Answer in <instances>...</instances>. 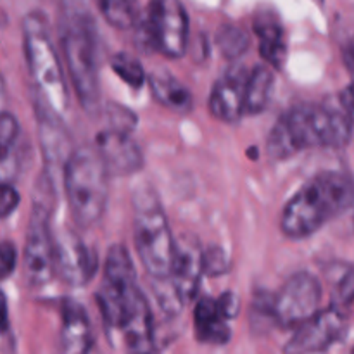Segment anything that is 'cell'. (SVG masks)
<instances>
[{
	"mask_svg": "<svg viewBox=\"0 0 354 354\" xmlns=\"http://www.w3.org/2000/svg\"><path fill=\"white\" fill-rule=\"evenodd\" d=\"M97 301L106 324L123 335L128 353L154 349L151 308L138 289L137 272L124 245H113L107 252Z\"/></svg>",
	"mask_w": 354,
	"mask_h": 354,
	"instance_id": "cell-1",
	"label": "cell"
},
{
	"mask_svg": "<svg viewBox=\"0 0 354 354\" xmlns=\"http://www.w3.org/2000/svg\"><path fill=\"white\" fill-rule=\"evenodd\" d=\"M353 127V116L339 97L322 104H301L277 121L268 137V152L273 159H287L304 149L346 147Z\"/></svg>",
	"mask_w": 354,
	"mask_h": 354,
	"instance_id": "cell-2",
	"label": "cell"
},
{
	"mask_svg": "<svg viewBox=\"0 0 354 354\" xmlns=\"http://www.w3.org/2000/svg\"><path fill=\"white\" fill-rule=\"evenodd\" d=\"M59 37L80 104L93 114L100 106L97 30L92 14L83 3H62L59 12Z\"/></svg>",
	"mask_w": 354,
	"mask_h": 354,
	"instance_id": "cell-3",
	"label": "cell"
},
{
	"mask_svg": "<svg viewBox=\"0 0 354 354\" xmlns=\"http://www.w3.org/2000/svg\"><path fill=\"white\" fill-rule=\"evenodd\" d=\"M354 206V180L339 171L311 178L283 207L280 227L286 237L306 239L327 221Z\"/></svg>",
	"mask_w": 354,
	"mask_h": 354,
	"instance_id": "cell-4",
	"label": "cell"
},
{
	"mask_svg": "<svg viewBox=\"0 0 354 354\" xmlns=\"http://www.w3.org/2000/svg\"><path fill=\"white\" fill-rule=\"evenodd\" d=\"M23 38L28 69L37 88V100L62 120L69 107L68 88L44 14L30 12L24 17Z\"/></svg>",
	"mask_w": 354,
	"mask_h": 354,
	"instance_id": "cell-5",
	"label": "cell"
},
{
	"mask_svg": "<svg viewBox=\"0 0 354 354\" xmlns=\"http://www.w3.org/2000/svg\"><path fill=\"white\" fill-rule=\"evenodd\" d=\"M64 190L78 227L90 228L106 213L109 199V171L95 147L83 145L66 161Z\"/></svg>",
	"mask_w": 354,
	"mask_h": 354,
	"instance_id": "cell-6",
	"label": "cell"
},
{
	"mask_svg": "<svg viewBox=\"0 0 354 354\" xmlns=\"http://www.w3.org/2000/svg\"><path fill=\"white\" fill-rule=\"evenodd\" d=\"M133 232L138 258L145 272L159 282L168 280L176 241L158 194L149 187L137 190L133 196Z\"/></svg>",
	"mask_w": 354,
	"mask_h": 354,
	"instance_id": "cell-7",
	"label": "cell"
},
{
	"mask_svg": "<svg viewBox=\"0 0 354 354\" xmlns=\"http://www.w3.org/2000/svg\"><path fill=\"white\" fill-rule=\"evenodd\" d=\"M40 180V192L35 196L23 254L24 279L31 287L45 286L55 273V242L48 225L52 209V185L50 178Z\"/></svg>",
	"mask_w": 354,
	"mask_h": 354,
	"instance_id": "cell-8",
	"label": "cell"
},
{
	"mask_svg": "<svg viewBox=\"0 0 354 354\" xmlns=\"http://www.w3.org/2000/svg\"><path fill=\"white\" fill-rule=\"evenodd\" d=\"M149 47L169 59H180L189 45V16L180 2L159 0L149 3L147 14L138 23Z\"/></svg>",
	"mask_w": 354,
	"mask_h": 354,
	"instance_id": "cell-9",
	"label": "cell"
},
{
	"mask_svg": "<svg viewBox=\"0 0 354 354\" xmlns=\"http://www.w3.org/2000/svg\"><path fill=\"white\" fill-rule=\"evenodd\" d=\"M204 275V249L194 237H182L176 241L175 259H173L168 289L165 297H159L161 306L168 313L176 315L194 299L199 289L201 277Z\"/></svg>",
	"mask_w": 354,
	"mask_h": 354,
	"instance_id": "cell-10",
	"label": "cell"
},
{
	"mask_svg": "<svg viewBox=\"0 0 354 354\" xmlns=\"http://www.w3.org/2000/svg\"><path fill=\"white\" fill-rule=\"evenodd\" d=\"M322 286L311 273H296L272 299L273 322L286 328H297L320 311Z\"/></svg>",
	"mask_w": 354,
	"mask_h": 354,
	"instance_id": "cell-11",
	"label": "cell"
},
{
	"mask_svg": "<svg viewBox=\"0 0 354 354\" xmlns=\"http://www.w3.org/2000/svg\"><path fill=\"white\" fill-rule=\"evenodd\" d=\"M346 328L348 318L341 308H325L296 328V334L286 344V354H317L325 351L344 337Z\"/></svg>",
	"mask_w": 354,
	"mask_h": 354,
	"instance_id": "cell-12",
	"label": "cell"
},
{
	"mask_svg": "<svg viewBox=\"0 0 354 354\" xmlns=\"http://www.w3.org/2000/svg\"><path fill=\"white\" fill-rule=\"evenodd\" d=\"M93 147L102 158L109 175L113 176L133 175L140 171L144 165L140 149L131 138L130 131L123 128L107 127L100 130Z\"/></svg>",
	"mask_w": 354,
	"mask_h": 354,
	"instance_id": "cell-13",
	"label": "cell"
},
{
	"mask_svg": "<svg viewBox=\"0 0 354 354\" xmlns=\"http://www.w3.org/2000/svg\"><path fill=\"white\" fill-rule=\"evenodd\" d=\"M55 272L71 286H85L97 270V256L71 230L54 235Z\"/></svg>",
	"mask_w": 354,
	"mask_h": 354,
	"instance_id": "cell-14",
	"label": "cell"
},
{
	"mask_svg": "<svg viewBox=\"0 0 354 354\" xmlns=\"http://www.w3.org/2000/svg\"><path fill=\"white\" fill-rule=\"evenodd\" d=\"M249 73L242 68L225 73L211 90V114L225 123H237L245 114V85Z\"/></svg>",
	"mask_w": 354,
	"mask_h": 354,
	"instance_id": "cell-15",
	"label": "cell"
},
{
	"mask_svg": "<svg viewBox=\"0 0 354 354\" xmlns=\"http://www.w3.org/2000/svg\"><path fill=\"white\" fill-rule=\"evenodd\" d=\"M93 346L88 315L76 301L62 304L61 354H90Z\"/></svg>",
	"mask_w": 354,
	"mask_h": 354,
	"instance_id": "cell-16",
	"label": "cell"
},
{
	"mask_svg": "<svg viewBox=\"0 0 354 354\" xmlns=\"http://www.w3.org/2000/svg\"><path fill=\"white\" fill-rule=\"evenodd\" d=\"M194 324H196V334L201 342L206 344H227L232 337L227 320L218 308L216 299L213 297H203L196 304L194 310Z\"/></svg>",
	"mask_w": 354,
	"mask_h": 354,
	"instance_id": "cell-17",
	"label": "cell"
},
{
	"mask_svg": "<svg viewBox=\"0 0 354 354\" xmlns=\"http://www.w3.org/2000/svg\"><path fill=\"white\" fill-rule=\"evenodd\" d=\"M254 33L259 38V52L270 68H280L286 61L287 45L283 41L282 24L275 14L259 12L254 17Z\"/></svg>",
	"mask_w": 354,
	"mask_h": 354,
	"instance_id": "cell-18",
	"label": "cell"
},
{
	"mask_svg": "<svg viewBox=\"0 0 354 354\" xmlns=\"http://www.w3.org/2000/svg\"><path fill=\"white\" fill-rule=\"evenodd\" d=\"M151 88L156 100L176 113H187L192 107V95L180 80L166 71H158L151 76Z\"/></svg>",
	"mask_w": 354,
	"mask_h": 354,
	"instance_id": "cell-19",
	"label": "cell"
},
{
	"mask_svg": "<svg viewBox=\"0 0 354 354\" xmlns=\"http://www.w3.org/2000/svg\"><path fill=\"white\" fill-rule=\"evenodd\" d=\"M273 82L275 75L270 66H256L249 73L245 85V114H261L268 107Z\"/></svg>",
	"mask_w": 354,
	"mask_h": 354,
	"instance_id": "cell-20",
	"label": "cell"
},
{
	"mask_svg": "<svg viewBox=\"0 0 354 354\" xmlns=\"http://www.w3.org/2000/svg\"><path fill=\"white\" fill-rule=\"evenodd\" d=\"M216 44L227 59H237L249 48V37L242 28L225 24L216 35Z\"/></svg>",
	"mask_w": 354,
	"mask_h": 354,
	"instance_id": "cell-21",
	"label": "cell"
},
{
	"mask_svg": "<svg viewBox=\"0 0 354 354\" xmlns=\"http://www.w3.org/2000/svg\"><path fill=\"white\" fill-rule=\"evenodd\" d=\"M111 66H113V71L131 88H140L145 83L144 68L133 55L127 54V52H118L111 59Z\"/></svg>",
	"mask_w": 354,
	"mask_h": 354,
	"instance_id": "cell-22",
	"label": "cell"
},
{
	"mask_svg": "<svg viewBox=\"0 0 354 354\" xmlns=\"http://www.w3.org/2000/svg\"><path fill=\"white\" fill-rule=\"evenodd\" d=\"M100 12L106 17L107 23H111L113 26L120 28V30H127L137 24L138 21V10L137 6L131 2H113V0H107V2H100Z\"/></svg>",
	"mask_w": 354,
	"mask_h": 354,
	"instance_id": "cell-23",
	"label": "cell"
},
{
	"mask_svg": "<svg viewBox=\"0 0 354 354\" xmlns=\"http://www.w3.org/2000/svg\"><path fill=\"white\" fill-rule=\"evenodd\" d=\"M230 270V259L223 249L209 248L204 249V275L220 277Z\"/></svg>",
	"mask_w": 354,
	"mask_h": 354,
	"instance_id": "cell-24",
	"label": "cell"
},
{
	"mask_svg": "<svg viewBox=\"0 0 354 354\" xmlns=\"http://www.w3.org/2000/svg\"><path fill=\"white\" fill-rule=\"evenodd\" d=\"M17 251L16 245L9 241L0 242V280H6L16 270Z\"/></svg>",
	"mask_w": 354,
	"mask_h": 354,
	"instance_id": "cell-25",
	"label": "cell"
},
{
	"mask_svg": "<svg viewBox=\"0 0 354 354\" xmlns=\"http://www.w3.org/2000/svg\"><path fill=\"white\" fill-rule=\"evenodd\" d=\"M19 204V194L12 183H0V220L10 216Z\"/></svg>",
	"mask_w": 354,
	"mask_h": 354,
	"instance_id": "cell-26",
	"label": "cell"
},
{
	"mask_svg": "<svg viewBox=\"0 0 354 354\" xmlns=\"http://www.w3.org/2000/svg\"><path fill=\"white\" fill-rule=\"evenodd\" d=\"M339 296L344 304L354 306V266H349L339 280Z\"/></svg>",
	"mask_w": 354,
	"mask_h": 354,
	"instance_id": "cell-27",
	"label": "cell"
},
{
	"mask_svg": "<svg viewBox=\"0 0 354 354\" xmlns=\"http://www.w3.org/2000/svg\"><path fill=\"white\" fill-rule=\"evenodd\" d=\"M218 308H220L221 315H223L225 320H232V318L237 317L239 308H241V303H239V297L232 292H225L221 294L220 297L216 299Z\"/></svg>",
	"mask_w": 354,
	"mask_h": 354,
	"instance_id": "cell-28",
	"label": "cell"
},
{
	"mask_svg": "<svg viewBox=\"0 0 354 354\" xmlns=\"http://www.w3.org/2000/svg\"><path fill=\"white\" fill-rule=\"evenodd\" d=\"M342 59H344V64L346 68H348L349 75H351L354 80V37H351L346 41L344 48H342Z\"/></svg>",
	"mask_w": 354,
	"mask_h": 354,
	"instance_id": "cell-29",
	"label": "cell"
},
{
	"mask_svg": "<svg viewBox=\"0 0 354 354\" xmlns=\"http://www.w3.org/2000/svg\"><path fill=\"white\" fill-rule=\"evenodd\" d=\"M9 328V306H7L6 294L0 290V335L6 334Z\"/></svg>",
	"mask_w": 354,
	"mask_h": 354,
	"instance_id": "cell-30",
	"label": "cell"
},
{
	"mask_svg": "<svg viewBox=\"0 0 354 354\" xmlns=\"http://www.w3.org/2000/svg\"><path fill=\"white\" fill-rule=\"evenodd\" d=\"M130 354H159L156 349H151V351H142V353H130Z\"/></svg>",
	"mask_w": 354,
	"mask_h": 354,
	"instance_id": "cell-31",
	"label": "cell"
},
{
	"mask_svg": "<svg viewBox=\"0 0 354 354\" xmlns=\"http://www.w3.org/2000/svg\"><path fill=\"white\" fill-rule=\"evenodd\" d=\"M353 354H354V348H353Z\"/></svg>",
	"mask_w": 354,
	"mask_h": 354,
	"instance_id": "cell-32",
	"label": "cell"
}]
</instances>
